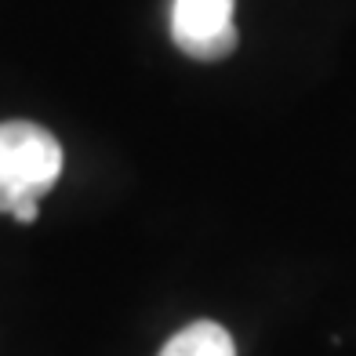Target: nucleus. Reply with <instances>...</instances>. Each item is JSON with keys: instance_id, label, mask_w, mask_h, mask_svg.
<instances>
[{"instance_id": "2", "label": "nucleus", "mask_w": 356, "mask_h": 356, "mask_svg": "<svg viewBox=\"0 0 356 356\" xmlns=\"http://www.w3.org/2000/svg\"><path fill=\"white\" fill-rule=\"evenodd\" d=\"M236 0H171V37L189 58L215 62L233 55Z\"/></svg>"}, {"instance_id": "3", "label": "nucleus", "mask_w": 356, "mask_h": 356, "mask_svg": "<svg viewBox=\"0 0 356 356\" xmlns=\"http://www.w3.org/2000/svg\"><path fill=\"white\" fill-rule=\"evenodd\" d=\"M160 356H236L229 331L215 320H197L182 327L171 342L160 349Z\"/></svg>"}, {"instance_id": "1", "label": "nucleus", "mask_w": 356, "mask_h": 356, "mask_svg": "<svg viewBox=\"0 0 356 356\" xmlns=\"http://www.w3.org/2000/svg\"><path fill=\"white\" fill-rule=\"evenodd\" d=\"M62 175V145L29 120L0 124V215L37 222L40 197Z\"/></svg>"}]
</instances>
